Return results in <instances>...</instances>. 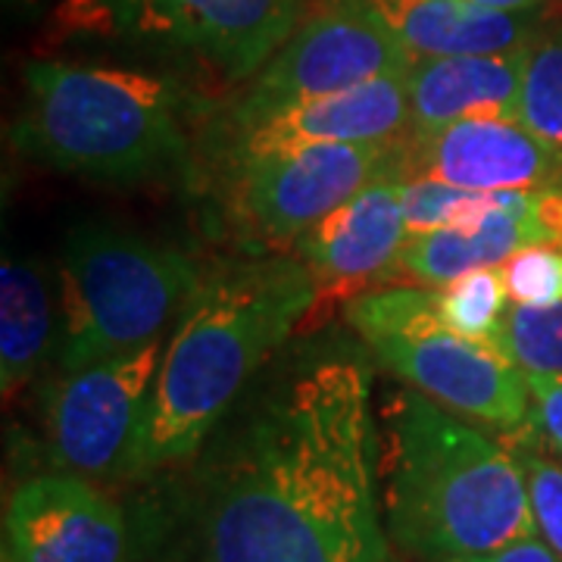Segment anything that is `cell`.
Instances as JSON below:
<instances>
[{
    "label": "cell",
    "mask_w": 562,
    "mask_h": 562,
    "mask_svg": "<svg viewBox=\"0 0 562 562\" xmlns=\"http://www.w3.org/2000/svg\"><path fill=\"white\" fill-rule=\"evenodd\" d=\"M519 122L562 154V25H541L528 44Z\"/></svg>",
    "instance_id": "cell-21"
},
{
    "label": "cell",
    "mask_w": 562,
    "mask_h": 562,
    "mask_svg": "<svg viewBox=\"0 0 562 562\" xmlns=\"http://www.w3.org/2000/svg\"><path fill=\"white\" fill-rule=\"evenodd\" d=\"M406 181L409 160L369 181L294 244V257L310 269L319 288H347L394 269L406 244Z\"/></svg>",
    "instance_id": "cell-14"
},
{
    "label": "cell",
    "mask_w": 562,
    "mask_h": 562,
    "mask_svg": "<svg viewBox=\"0 0 562 562\" xmlns=\"http://www.w3.org/2000/svg\"><path fill=\"white\" fill-rule=\"evenodd\" d=\"M406 140L225 154L220 179L225 213L247 241L294 247L316 222L406 160Z\"/></svg>",
    "instance_id": "cell-8"
},
{
    "label": "cell",
    "mask_w": 562,
    "mask_h": 562,
    "mask_svg": "<svg viewBox=\"0 0 562 562\" xmlns=\"http://www.w3.org/2000/svg\"><path fill=\"white\" fill-rule=\"evenodd\" d=\"M435 291H438V313L457 335L501 353V325L509 301L501 266L472 269Z\"/></svg>",
    "instance_id": "cell-20"
},
{
    "label": "cell",
    "mask_w": 562,
    "mask_h": 562,
    "mask_svg": "<svg viewBox=\"0 0 562 562\" xmlns=\"http://www.w3.org/2000/svg\"><path fill=\"white\" fill-rule=\"evenodd\" d=\"M54 344V303L41 266L3 257L0 266V384L16 394L35 379Z\"/></svg>",
    "instance_id": "cell-18"
},
{
    "label": "cell",
    "mask_w": 562,
    "mask_h": 562,
    "mask_svg": "<svg viewBox=\"0 0 562 562\" xmlns=\"http://www.w3.org/2000/svg\"><path fill=\"white\" fill-rule=\"evenodd\" d=\"M531 387V425L543 435V441L562 453V379L525 375Z\"/></svg>",
    "instance_id": "cell-25"
},
{
    "label": "cell",
    "mask_w": 562,
    "mask_h": 562,
    "mask_svg": "<svg viewBox=\"0 0 562 562\" xmlns=\"http://www.w3.org/2000/svg\"><path fill=\"white\" fill-rule=\"evenodd\" d=\"M460 562H560L557 553L541 541V538H525L519 543H509L491 557H479V560H460Z\"/></svg>",
    "instance_id": "cell-26"
},
{
    "label": "cell",
    "mask_w": 562,
    "mask_h": 562,
    "mask_svg": "<svg viewBox=\"0 0 562 562\" xmlns=\"http://www.w3.org/2000/svg\"><path fill=\"white\" fill-rule=\"evenodd\" d=\"M560 188H562V181H560Z\"/></svg>",
    "instance_id": "cell-28"
},
{
    "label": "cell",
    "mask_w": 562,
    "mask_h": 562,
    "mask_svg": "<svg viewBox=\"0 0 562 562\" xmlns=\"http://www.w3.org/2000/svg\"><path fill=\"white\" fill-rule=\"evenodd\" d=\"M162 353L154 341L60 372L44 397V438L60 472L91 482L135 479Z\"/></svg>",
    "instance_id": "cell-9"
},
{
    "label": "cell",
    "mask_w": 562,
    "mask_h": 562,
    "mask_svg": "<svg viewBox=\"0 0 562 562\" xmlns=\"http://www.w3.org/2000/svg\"><path fill=\"white\" fill-rule=\"evenodd\" d=\"M372 372L325 360L203 462L184 562H387Z\"/></svg>",
    "instance_id": "cell-1"
},
{
    "label": "cell",
    "mask_w": 562,
    "mask_h": 562,
    "mask_svg": "<svg viewBox=\"0 0 562 562\" xmlns=\"http://www.w3.org/2000/svg\"><path fill=\"white\" fill-rule=\"evenodd\" d=\"M543 244L553 247V238L538 216V191H525L519 201L487 213L484 220L409 238L394 269H401L403 279L413 284L441 288L472 269L503 266L525 247Z\"/></svg>",
    "instance_id": "cell-17"
},
{
    "label": "cell",
    "mask_w": 562,
    "mask_h": 562,
    "mask_svg": "<svg viewBox=\"0 0 562 562\" xmlns=\"http://www.w3.org/2000/svg\"><path fill=\"white\" fill-rule=\"evenodd\" d=\"M503 438L509 441V447L522 462L538 538L562 562V462L550 457V450H547L550 443L543 441V435L531 422L519 431H506Z\"/></svg>",
    "instance_id": "cell-23"
},
{
    "label": "cell",
    "mask_w": 562,
    "mask_h": 562,
    "mask_svg": "<svg viewBox=\"0 0 562 562\" xmlns=\"http://www.w3.org/2000/svg\"><path fill=\"white\" fill-rule=\"evenodd\" d=\"M3 562H132L125 513L91 479L35 475L7 501Z\"/></svg>",
    "instance_id": "cell-11"
},
{
    "label": "cell",
    "mask_w": 562,
    "mask_h": 562,
    "mask_svg": "<svg viewBox=\"0 0 562 562\" xmlns=\"http://www.w3.org/2000/svg\"><path fill=\"white\" fill-rule=\"evenodd\" d=\"M297 257L257 254L203 269L162 353L135 479L198 457L247 382L316 306Z\"/></svg>",
    "instance_id": "cell-3"
},
{
    "label": "cell",
    "mask_w": 562,
    "mask_h": 562,
    "mask_svg": "<svg viewBox=\"0 0 562 562\" xmlns=\"http://www.w3.org/2000/svg\"><path fill=\"white\" fill-rule=\"evenodd\" d=\"M501 353L525 375L562 379V301L513 303L501 325Z\"/></svg>",
    "instance_id": "cell-22"
},
{
    "label": "cell",
    "mask_w": 562,
    "mask_h": 562,
    "mask_svg": "<svg viewBox=\"0 0 562 562\" xmlns=\"http://www.w3.org/2000/svg\"><path fill=\"white\" fill-rule=\"evenodd\" d=\"M375 362L422 391L447 413L494 431H519L531 422V387L503 353L457 335L438 313L435 288H391L347 306Z\"/></svg>",
    "instance_id": "cell-6"
},
{
    "label": "cell",
    "mask_w": 562,
    "mask_h": 562,
    "mask_svg": "<svg viewBox=\"0 0 562 562\" xmlns=\"http://www.w3.org/2000/svg\"><path fill=\"white\" fill-rule=\"evenodd\" d=\"M303 20V0H63L69 35L116 41L247 85Z\"/></svg>",
    "instance_id": "cell-7"
},
{
    "label": "cell",
    "mask_w": 562,
    "mask_h": 562,
    "mask_svg": "<svg viewBox=\"0 0 562 562\" xmlns=\"http://www.w3.org/2000/svg\"><path fill=\"white\" fill-rule=\"evenodd\" d=\"M409 135L406 76H384L244 125H225V154H272L306 144H394Z\"/></svg>",
    "instance_id": "cell-13"
},
{
    "label": "cell",
    "mask_w": 562,
    "mask_h": 562,
    "mask_svg": "<svg viewBox=\"0 0 562 562\" xmlns=\"http://www.w3.org/2000/svg\"><path fill=\"white\" fill-rule=\"evenodd\" d=\"M391 543L422 562L491 557L538 538L522 462L506 438L403 384L375 403Z\"/></svg>",
    "instance_id": "cell-2"
},
{
    "label": "cell",
    "mask_w": 562,
    "mask_h": 562,
    "mask_svg": "<svg viewBox=\"0 0 562 562\" xmlns=\"http://www.w3.org/2000/svg\"><path fill=\"white\" fill-rule=\"evenodd\" d=\"M13 147L47 169L147 181L188 160L194 98L166 76L125 66L35 60L22 76Z\"/></svg>",
    "instance_id": "cell-4"
},
{
    "label": "cell",
    "mask_w": 562,
    "mask_h": 562,
    "mask_svg": "<svg viewBox=\"0 0 562 562\" xmlns=\"http://www.w3.org/2000/svg\"><path fill=\"white\" fill-rule=\"evenodd\" d=\"M60 372L160 341L203 266L176 244L110 222H81L60 247Z\"/></svg>",
    "instance_id": "cell-5"
},
{
    "label": "cell",
    "mask_w": 562,
    "mask_h": 562,
    "mask_svg": "<svg viewBox=\"0 0 562 562\" xmlns=\"http://www.w3.org/2000/svg\"><path fill=\"white\" fill-rule=\"evenodd\" d=\"M413 63L397 35L362 0H322L260 72L241 85L225 125H244L384 76H406Z\"/></svg>",
    "instance_id": "cell-10"
},
{
    "label": "cell",
    "mask_w": 562,
    "mask_h": 562,
    "mask_svg": "<svg viewBox=\"0 0 562 562\" xmlns=\"http://www.w3.org/2000/svg\"><path fill=\"white\" fill-rule=\"evenodd\" d=\"M506 294L513 303L562 301V247H525L501 266Z\"/></svg>",
    "instance_id": "cell-24"
},
{
    "label": "cell",
    "mask_w": 562,
    "mask_h": 562,
    "mask_svg": "<svg viewBox=\"0 0 562 562\" xmlns=\"http://www.w3.org/2000/svg\"><path fill=\"white\" fill-rule=\"evenodd\" d=\"M413 60L516 50L538 35L541 10L501 13L469 0H362Z\"/></svg>",
    "instance_id": "cell-16"
},
{
    "label": "cell",
    "mask_w": 562,
    "mask_h": 562,
    "mask_svg": "<svg viewBox=\"0 0 562 562\" xmlns=\"http://www.w3.org/2000/svg\"><path fill=\"white\" fill-rule=\"evenodd\" d=\"M525 191H472L435 179L409 176L403 191V222H406V241L419 238L438 228L465 225L484 220L487 213L516 203Z\"/></svg>",
    "instance_id": "cell-19"
},
{
    "label": "cell",
    "mask_w": 562,
    "mask_h": 562,
    "mask_svg": "<svg viewBox=\"0 0 562 562\" xmlns=\"http://www.w3.org/2000/svg\"><path fill=\"white\" fill-rule=\"evenodd\" d=\"M475 7H487V10H501V13H525V10H538L543 0H469Z\"/></svg>",
    "instance_id": "cell-27"
},
{
    "label": "cell",
    "mask_w": 562,
    "mask_h": 562,
    "mask_svg": "<svg viewBox=\"0 0 562 562\" xmlns=\"http://www.w3.org/2000/svg\"><path fill=\"white\" fill-rule=\"evenodd\" d=\"M409 176L472 191H543L562 181V154L519 120L475 116L409 135Z\"/></svg>",
    "instance_id": "cell-12"
},
{
    "label": "cell",
    "mask_w": 562,
    "mask_h": 562,
    "mask_svg": "<svg viewBox=\"0 0 562 562\" xmlns=\"http://www.w3.org/2000/svg\"><path fill=\"white\" fill-rule=\"evenodd\" d=\"M528 44L503 54L413 63L406 72L413 135L438 132L443 125L475 116L519 120Z\"/></svg>",
    "instance_id": "cell-15"
}]
</instances>
